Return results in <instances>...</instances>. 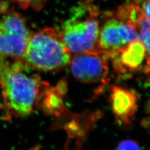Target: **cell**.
Wrapping results in <instances>:
<instances>
[{"label":"cell","mask_w":150,"mask_h":150,"mask_svg":"<svg viewBox=\"0 0 150 150\" xmlns=\"http://www.w3.org/2000/svg\"><path fill=\"white\" fill-rule=\"evenodd\" d=\"M29 66L18 61L0 57V87L7 109L16 116H26L37 106L46 82L29 73Z\"/></svg>","instance_id":"6da1fadb"},{"label":"cell","mask_w":150,"mask_h":150,"mask_svg":"<svg viewBox=\"0 0 150 150\" xmlns=\"http://www.w3.org/2000/svg\"><path fill=\"white\" fill-rule=\"evenodd\" d=\"M71 60V52L59 34L45 28L32 34L22 62L36 70L56 71L66 67Z\"/></svg>","instance_id":"7a4b0ae2"},{"label":"cell","mask_w":150,"mask_h":150,"mask_svg":"<svg viewBox=\"0 0 150 150\" xmlns=\"http://www.w3.org/2000/svg\"><path fill=\"white\" fill-rule=\"evenodd\" d=\"M99 22L93 9L79 7L64 23L59 34L70 52L78 54L97 50Z\"/></svg>","instance_id":"3957f363"},{"label":"cell","mask_w":150,"mask_h":150,"mask_svg":"<svg viewBox=\"0 0 150 150\" xmlns=\"http://www.w3.org/2000/svg\"><path fill=\"white\" fill-rule=\"evenodd\" d=\"M0 6V57L23 61L32 33L25 19L17 12Z\"/></svg>","instance_id":"277c9868"},{"label":"cell","mask_w":150,"mask_h":150,"mask_svg":"<svg viewBox=\"0 0 150 150\" xmlns=\"http://www.w3.org/2000/svg\"><path fill=\"white\" fill-rule=\"evenodd\" d=\"M139 40L137 27L117 17L111 18L100 28L98 49L111 59L129 43Z\"/></svg>","instance_id":"5b68a950"},{"label":"cell","mask_w":150,"mask_h":150,"mask_svg":"<svg viewBox=\"0 0 150 150\" xmlns=\"http://www.w3.org/2000/svg\"><path fill=\"white\" fill-rule=\"evenodd\" d=\"M108 59L100 50L81 52L71 60V71L77 80L83 83L107 82Z\"/></svg>","instance_id":"8992f818"},{"label":"cell","mask_w":150,"mask_h":150,"mask_svg":"<svg viewBox=\"0 0 150 150\" xmlns=\"http://www.w3.org/2000/svg\"><path fill=\"white\" fill-rule=\"evenodd\" d=\"M113 67L118 76L126 79L139 71L145 69L147 54L145 47L139 40L129 43L111 59Z\"/></svg>","instance_id":"52a82bcc"},{"label":"cell","mask_w":150,"mask_h":150,"mask_svg":"<svg viewBox=\"0 0 150 150\" xmlns=\"http://www.w3.org/2000/svg\"><path fill=\"white\" fill-rule=\"evenodd\" d=\"M110 101L117 123L131 126L139 107V95L133 90L114 86L111 90Z\"/></svg>","instance_id":"ba28073f"},{"label":"cell","mask_w":150,"mask_h":150,"mask_svg":"<svg viewBox=\"0 0 150 150\" xmlns=\"http://www.w3.org/2000/svg\"><path fill=\"white\" fill-rule=\"evenodd\" d=\"M66 85L60 82L59 86L53 87L46 82L39 97L37 105L46 113L59 116L64 111L61 96L64 93Z\"/></svg>","instance_id":"9c48e42d"},{"label":"cell","mask_w":150,"mask_h":150,"mask_svg":"<svg viewBox=\"0 0 150 150\" xmlns=\"http://www.w3.org/2000/svg\"><path fill=\"white\" fill-rule=\"evenodd\" d=\"M139 35V40L145 47L147 54V61L144 72L150 78V22L148 21L142 13L136 24Z\"/></svg>","instance_id":"30bf717a"},{"label":"cell","mask_w":150,"mask_h":150,"mask_svg":"<svg viewBox=\"0 0 150 150\" xmlns=\"http://www.w3.org/2000/svg\"><path fill=\"white\" fill-rule=\"evenodd\" d=\"M21 8L25 10L28 7L33 8L35 10H41L48 0H11Z\"/></svg>","instance_id":"8fae6325"},{"label":"cell","mask_w":150,"mask_h":150,"mask_svg":"<svg viewBox=\"0 0 150 150\" xmlns=\"http://www.w3.org/2000/svg\"><path fill=\"white\" fill-rule=\"evenodd\" d=\"M116 150H142L139 143L132 139H124L118 144Z\"/></svg>","instance_id":"7c38bea8"},{"label":"cell","mask_w":150,"mask_h":150,"mask_svg":"<svg viewBox=\"0 0 150 150\" xmlns=\"http://www.w3.org/2000/svg\"><path fill=\"white\" fill-rule=\"evenodd\" d=\"M141 12L146 20L150 22V0H136Z\"/></svg>","instance_id":"4fadbf2b"},{"label":"cell","mask_w":150,"mask_h":150,"mask_svg":"<svg viewBox=\"0 0 150 150\" xmlns=\"http://www.w3.org/2000/svg\"><path fill=\"white\" fill-rule=\"evenodd\" d=\"M2 2H1V0H0V6L2 5Z\"/></svg>","instance_id":"5bb4252c"}]
</instances>
